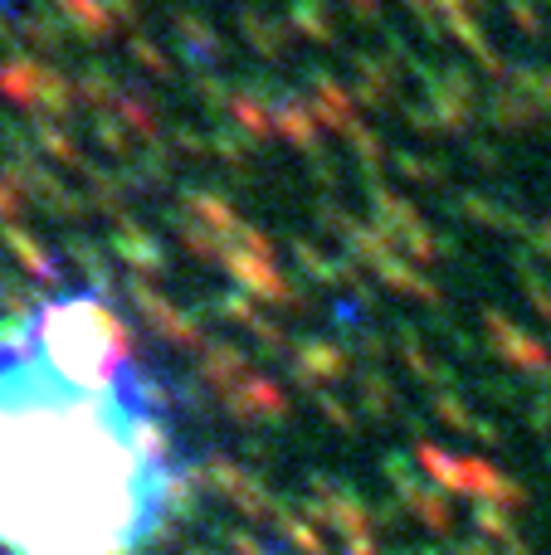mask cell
Segmentation results:
<instances>
[{
	"label": "cell",
	"mask_w": 551,
	"mask_h": 555,
	"mask_svg": "<svg viewBox=\"0 0 551 555\" xmlns=\"http://www.w3.org/2000/svg\"><path fill=\"white\" fill-rule=\"evenodd\" d=\"M181 478L171 410L103 297L0 322V555H137Z\"/></svg>",
	"instance_id": "obj_1"
}]
</instances>
